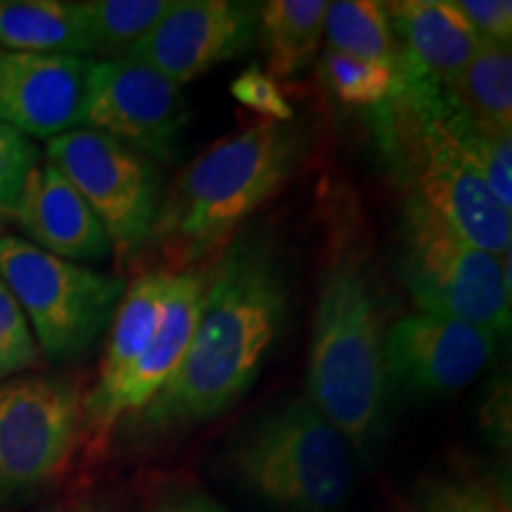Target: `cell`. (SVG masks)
<instances>
[{
    "label": "cell",
    "instance_id": "1",
    "mask_svg": "<svg viewBox=\"0 0 512 512\" xmlns=\"http://www.w3.org/2000/svg\"><path fill=\"white\" fill-rule=\"evenodd\" d=\"M202 275L200 311L181 366L145 411L121 425L140 448L233 411L290 325V266L273 235L240 230Z\"/></svg>",
    "mask_w": 512,
    "mask_h": 512
},
{
    "label": "cell",
    "instance_id": "2",
    "mask_svg": "<svg viewBox=\"0 0 512 512\" xmlns=\"http://www.w3.org/2000/svg\"><path fill=\"white\" fill-rule=\"evenodd\" d=\"M313 306L306 399L370 465L384 432L387 297L363 226L349 197H332Z\"/></svg>",
    "mask_w": 512,
    "mask_h": 512
},
{
    "label": "cell",
    "instance_id": "3",
    "mask_svg": "<svg viewBox=\"0 0 512 512\" xmlns=\"http://www.w3.org/2000/svg\"><path fill=\"white\" fill-rule=\"evenodd\" d=\"M368 121L403 197L425 204L484 252H510L512 214L491 195L475 162L486 131L465 117L444 83L403 69L396 91L370 110Z\"/></svg>",
    "mask_w": 512,
    "mask_h": 512
},
{
    "label": "cell",
    "instance_id": "4",
    "mask_svg": "<svg viewBox=\"0 0 512 512\" xmlns=\"http://www.w3.org/2000/svg\"><path fill=\"white\" fill-rule=\"evenodd\" d=\"M313 147L309 121H259L219 140L164 192L152 245L169 271L216 259L245 223L302 171Z\"/></svg>",
    "mask_w": 512,
    "mask_h": 512
},
{
    "label": "cell",
    "instance_id": "5",
    "mask_svg": "<svg viewBox=\"0 0 512 512\" xmlns=\"http://www.w3.org/2000/svg\"><path fill=\"white\" fill-rule=\"evenodd\" d=\"M221 470L275 512H339L354 484V453L306 396L266 408L233 432Z\"/></svg>",
    "mask_w": 512,
    "mask_h": 512
},
{
    "label": "cell",
    "instance_id": "6",
    "mask_svg": "<svg viewBox=\"0 0 512 512\" xmlns=\"http://www.w3.org/2000/svg\"><path fill=\"white\" fill-rule=\"evenodd\" d=\"M510 254L467 242L434 211L403 197L396 268L420 313L463 320L491 335L510 330Z\"/></svg>",
    "mask_w": 512,
    "mask_h": 512
},
{
    "label": "cell",
    "instance_id": "7",
    "mask_svg": "<svg viewBox=\"0 0 512 512\" xmlns=\"http://www.w3.org/2000/svg\"><path fill=\"white\" fill-rule=\"evenodd\" d=\"M0 280L17 299L50 366L79 363L110 330L126 280L64 261L17 235L0 233Z\"/></svg>",
    "mask_w": 512,
    "mask_h": 512
},
{
    "label": "cell",
    "instance_id": "8",
    "mask_svg": "<svg viewBox=\"0 0 512 512\" xmlns=\"http://www.w3.org/2000/svg\"><path fill=\"white\" fill-rule=\"evenodd\" d=\"M83 441V389L74 375L29 373L0 382V512L48 494Z\"/></svg>",
    "mask_w": 512,
    "mask_h": 512
},
{
    "label": "cell",
    "instance_id": "9",
    "mask_svg": "<svg viewBox=\"0 0 512 512\" xmlns=\"http://www.w3.org/2000/svg\"><path fill=\"white\" fill-rule=\"evenodd\" d=\"M46 162L62 171L98 216L119 266L136 261L152 245L166 192L155 162L83 126L48 140Z\"/></svg>",
    "mask_w": 512,
    "mask_h": 512
},
{
    "label": "cell",
    "instance_id": "10",
    "mask_svg": "<svg viewBox=\"0 0 512 512\" xmlns=\"http://www.w3.org/2000/svg\"><path fill=\"white\" fill-rule=\"evenodd\" d=\"M188 117L183 88L147 64L93 62L83 128L105 133L155 164H174Z\"/></svg>",
    "mask_w": 512,
    "mask_h": 512
},
{
    "label": "cell",
    "instance_id": "11",
    "mask_svg": "<svg viewBox=\"0 0 512 512\" xmlns=\"http://www.w3.org/2000/svg\"><path fill=\"white\" fill-rule=\"evenodd\" d=\"M496 351V335L463 320L408 313L384 337L389 389L415 401L444 399L470 387Z\"/></svg>",
    "mask_w": 512,
    "mask_h": 512
},
{
    "label": "cell",
    "instance_id": "12",
    "mask_svg": "<svg viewBox=\"0 0 512 512\" xmlns=\"http://www.w3.org/2000/svg\"><path fill=\"white\" fill-rule=\"evenodd\" d=\"M259 34V3L174 0L166 15L124 60L147 64L185 86L223 62L238 60Z\"/></svg>",
    "mask_w": 512,
    "mask_h": 512
},
{
    "label": "cell",
    "instance_id": "13",
    "mask_svg": "<svg viewBox=\"0 0 512 512\" xmlns=\"http://www.w3.org/2000/svg\"><path fill=\"white\" fill-rule=\"evenodd\" d=\"M93 57L0 50V124L53 140L83 126Z\"/></svg>",
    "mask_w": 512,
    "mask_h": 512
},
{
    "label": "cell",
    "instance_id": "14",
    "mask_svg": "<svg viewBox=\"0 0 512 512\" xmlns=\"http://www.w3.org/2000/svg\"><path fill=\"white\" fill-rule=\"evenodd\" d=\"M171 278L174 271L157 268V271L140 273L131 285H126L119 309L107 330L100 373L91 389L83 394V441H88L95 451L105 448L117 434L112 420L114 401L162 323Z\"/></svg>",
    "mask_w": 512,
    "mask_h": 512
},
{
    "label": "cell",
    "instance_id": "15",
    "mask_svg": "<svg viewBox=\"0 0 512 512\" xmlns=\"http://www.w3.org/2000/svg\"><path fill=\"white\" fill-rule=\"evenodd\" d=\"M15 219L31 245L81 266L105 264L112 242L86 200L62 171L41 162L31 171Z\"/></svg>",
    "mask_w": 512,
    "mask_h": 512
},
{
    "label": "cell",
    "instance_id": "16",
    "mask_svg": "<svg viewBox=\"0 0 512 512\" xmlns=\"http://www.w3.org/2000/svg\"><path fill=\"white\" fill-rule=\"evenodd\" d=\"M387 12L403 57L401 72L451 83L482 43L456 5L446 0H399L387 3Z\"/></svg>",
    "mask_w": 512,
    "mask_h": 512
},
{
    "label": "cell",
    "instance_id": "17",
    "mask_svg": "<svg viewBox=\"0 0 512 512\" xmlns=\"http://www.w3.org/2000/svg\"><path fill=\"white\" fill-rule=\"evenodd\" d=\"M0 50L91 57L79 3L0 0Z\"/></svg>",
    "mask_w": 512,
    "mask_h": 512
},
{
    "label": "cell",
    "instance_id": "18",
    "mask_svg": "<svg viewBox=\"0 0 512 512\" xmlns=\"http://www.w3.org/2000/svg\"><path fill=\"white\" fill-rule=\"evenodd\" d=\"M325 0H268L259 3V34L268 74L294 79L311 67L323 41Z\"/></svg>",
    "mask_w": 512,
    "mask_h": 512
},
{
    "label": "cell",
    "instance_id": "19",
    "mask_svg": "<svg viewBox=\"0 0 512 512\" xmlns=\"http://www.w3.org/2000/svg\"><path fill=\"white\" fill-rule=\"evenodd\" d=\"M477 128L496 136H512V50L494 41L479 43L477 53L458 74L444 83Z\"/></svg>",
    "mask_w": 512,
    "mask_h": 512
},
{
    "label": "cell",
    "instance_id": "20",
    "mask_svg": "<svg viewBox=\"0 0 512 512\" xmlns=\"http://www.w3.org/2000/svg\"><path fill=\"white\" fill-rule=\"evenodd\" d=\"M323 36L328 41V50L387 64L401 74L403 57L389 22L387 3H375V0L328 3Z\"/></svg>",
    "mask_w": 512,
    "mask_h": 512
},
{
    "label": "cell",
    "instance_id": "21",
    "mask_svg": "<svg viewBox=\"0 0 512 512\" xmlns=\"http://www.w3.org/2000/svg\"><path fill=\"white\" fill-rule=\"evenodd\" d=\"M174 0H88L79 3L83 29L93 55L124 60L128 50L150 34Z\"/></svg>",
    "mask_w": 512,
    "mask_h": 512
},
{
    "label": "cell",
    "instance_id": "22",
    "mask_svg": "<svg viewBox=\"0 0 512 512\" xmlns=\"http://www.w3.org/2000/svg\"><path fill=\"white\" fill-rule=\"evenodd\" d=\"M413 512H512L508 482L475 467H453L422 477Z\"/></svg>",
    "mask_w": 512,
    "mask_h": 512
},
{
    "label": "cell",
    "instance_id": "23",
    "mask_svg": "<svg viewBox=\"0 0 512 512\" xmlns=\"http://www.w3.org/2000/svg\"><path fill=\"white\" fill-rule=\"evenodd\" d=\"M320 72L330 93L349 107H373L382 105L399 86L401 74L380 62L358 60L335 50H325L320 57Z\"/></svg>",
    "mask_w": 512,
    "mask_h": 512
},
{
    "label": "cell",
    "instance_id": "24",
    "mask_svg": "<svg viewBox=\"0 0 512 512\" xmlns=\"http://www.w3.org/2000/svg\"><path fill=\"white\" fill-rule=\"evenodd\" d=\"M43 363L29 320L0 280V382L24 375Z\"/></svg>",
    "mask_w": 512,
    "mask_h": 512
},
{
    "label": "cell",
    "instance_id": "25",
    "mask_svg": "<svg viewBox=\"0 0 512 512\" xmlns=\"http://www.w3.org/2000/svg\"><path fill=\"white\" fill-rule=\"evenodd\" d=\"M38 164L41 150L34 140L0 124V219H15L24 185Z\"/></svg>",
    "mask_w": 512,
    "mask_h": 512
},
{
    "label": "cell",
    "instance_id": "26",
    "mask_svg": "<svg viewBox=\"0 0 512 512\" xmlns=\"http://www.w3.org/2000/svg\"><path fill=\"white\" fill-rule=\"evenodd\" d=\"M145 512H230L185 472H162L145 482Z\"/></svg>",
    "mask_w": 512,
    "mask_h": 512
},
{
    "label": "cell",
    "instance_id": "27",
    "mask_svg": "<svg viewBox=\"0 0 512 512\" xmlns=\"http://www.w3.org/2000/svg\"><path fill=\"white\" fill-rule=\"evenodd\" d=\"M230 95L266 121L294 119V107L285 98L280 83L259 67H249L240 76H235L230 83Z\"/></svg>",
    "mask_w": 512,
    "mask_h": 512
},
{
    "label": "cell",
    "instance_id": "28",
    "mask_svg": "<svg viewBox=\"0 0 512 512\" xmlns=\"http://www.w3.org/2000/svg\"><path fill=\"white\" fill-rule=\"evenodd\" d=\"M456 10L467 19L482 41L510 46L512 3L510 0H456Z\"/></svg>",
    "mask_w": 512,
    "mask_h": 512
},
{
    "label": "cell",
    "instance_id": "29",
    "mask_svg": "<svg viewBox=\"0 0 512 512\" xmlns=\"http://www.w3.org/2000/svg\"><path fill=\"white\" fill-rule=\"evenodd\" d=\"M482 430L498 448H510V380L508 375L491 382L482 403Z\"/></svg>",
    "mask_w": 512,
    "mask_h": 512
},
{
    "label": "cell",
    "instance_id": "30",
    "mask_svg": "<svg viewBox=\"0 0 512 512\" xmlns=\"http://www.w3.org/2000/svg\"><path fill=\"white\" fill-rule=\"evenodd\" d=\"M86 512H131L126 505H117V503H98L91 505Z\"/></svg>",
    "mask_w": 512,
    "mask_h": 512
},
{
    "label": "cell",
    "instance_id": "31",
    "mask_svg": "<svg viewBox=\"0 0 512 512\" xmlns=\"http://www.w3.org/2000/svg\"><path fill=\"white\" fill-rule=\"evenodd\" d=\"M389 512H413L411 503H394L392 508H389Z\"/></svg>",
    "mask_w": 512,
    "mask_h": 512
},
{
    "label": "cell",
    "instance_id": "32",
    "mask_svg": "<svg viewBox=\"0 0 512 512\" xmlns=\"http://www.w3.org/2000/svg\"><path fill=\"white\" fill-rule=\"evenodd\" d=\"M36 512H67V510L57 508V505H53V508H41V510H36Z\"/></svg>",
    "mask_w": 512,
    "mask_h": 512
}]
</instances>
